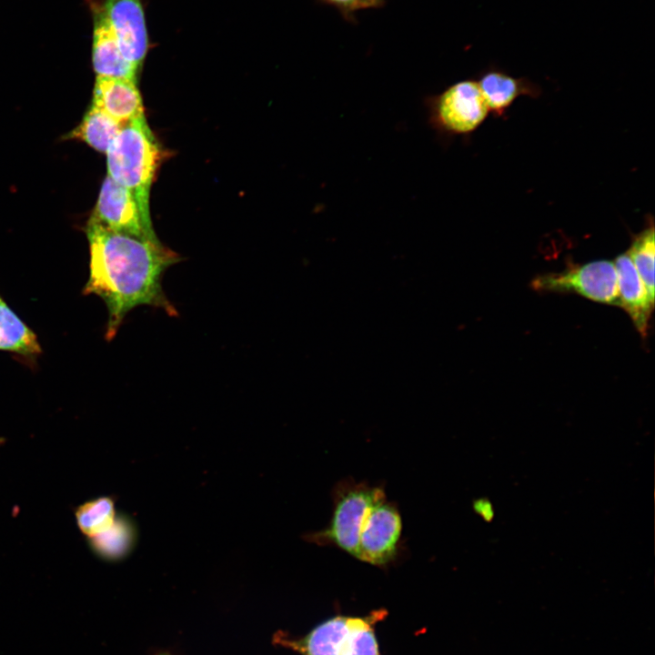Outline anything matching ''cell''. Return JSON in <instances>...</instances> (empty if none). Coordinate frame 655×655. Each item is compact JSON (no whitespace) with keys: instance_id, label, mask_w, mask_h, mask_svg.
Masks as SVG:
<instances>
[{"instance_id":"6da1fadb","label":"cell","mask_w":655,"mask_h":655,"mask_svg":"<svg viewBox=\"0 0 655 655\" xmlns=\"http://www.w3.org/2000/svg\"><path fill=\"white\" fill-rule=\"evenodd\" d=\"M89 278L84 294H95L105 302L108 320L106 338L111 340L126 316L135 307L149 306L170 317L178 311L166 296L165 272L181 257L159 240L139 238L110 230L89 219Z\"/></svg>"},{"instance_id":"7a4b0ae2","label":"cell","mask_w":655,"mask_h":655,"mask_svg":"<svg viewBox=\"0 0 655 655\" xmlns=\"http://www.w3.org/2000/svg\"><path fill=\"white\" fill-rule=\"evenodd\" d=\"M106 154L108 176L132 194L143 218L152 224L149 192L162 151L145 116L122 126Z\"/></svg>"},{"instance_id":"3957f363","label":"cell","mask_w":655,"mask_h":655,"mask_svg":"<svg viewBox=\"0 0 655 655\" xmlns=\"http://www.w3.org/2000/svg\"><path fill=\"white\" fill-rule=\"evenodd\" d=\"M333 512L328 527L309 533L306 539L318 546H334L356 557L359 533L370 508L386 499L384 489L354 479L339 481L334 488Z\"/></svg>"},{"instance_id":"277c9868","label":"cell","mask_w":655,"mask_h":655,"mask_svg":"<svg viewBox=\"0 0 655 655\" xmlns=\"http://www.w3.org/2000/svg\"><path fill=\"white\" fill-rule=\"evenodd\" d=\"M428 122L445 136L468 135L486 119L489 108L476 80L457 82L443 92L428 96Z\"/></svg>"},{"instance_id":"5b68a950","label":"cell","mask_w":655,"mask_h":655,"mask_svg":"<svg viewBox=\"0 0 655 655\" xmlns=\"http://www.w3.org/2000/svg\"><path fill=\"white\" fill-rule=\"evenodd\" d=\"M538 291L574 292L604 304L620 306L614 263L592 261L559 273L539 276L531 282Z\"/></svg>"},{"instance_id":"8992f818","label":"cell","mask_w":655,"mask_h":655,"mask_svg":"<svg viewBox=\"0 0 655 655\" xmlns=\"http://www.w3.org/2000/svg\"><path fill=\"white\" fill-rule=\"evenodd\" d=\"M402 521L397 506L386 499L375 503L362 525L356 559L385 566L398 554Z\"/></svg>"},{"instance_id":"52a82bcc","label":"cell","mask_w":655,"mask_h":655,"mask_svg":"<svg viewBox=\"0 0 655 655\" xmlns=\"http://www.w3.org/2000/svg\"><path fill=\"white\" fill-rule=\"evenodd\" d=\"M90 219L116 232L159 240L153 225L143 218L132 194L109 176L104 180Z\"/></svg>"},{"instance_id":"ba28073f","label":"cell","mask_w":655,"mask_h":655,"mask_svg":"<svg viewBox=\"0 0 655 655\" xmlns=\"http://www.w3.org/2000/svg\"><path fill=\"white\" fill-rule=\"evenodd\" d=\"M123 56L137 69L148 49V35L141 0H106L100 7Z\"/></svg>"},{"instance_id":"9c48e42d","label":"cell","mask_w":655,"mask_h":655,"mask_svg":"<svg viewBox=\"0 0 655 655\" xmlns=\"http://www.w3.org/2000/svg\"><path fill=\"white\" fill-rule=\"evenodd\" d=\"M93 106L121 126L145 116L136 81L130 79L97 76Z\"/></svg>"},{"instance_id":"30bf717a","label":"cell","mask_w":655,"mask_h":655,"mask_svg":"<svg viewBox=\"0 0 655 655\" xmlns=\"http://www.w3.org/2000/svg\"><path fill=\"white\" fill-rule=\"evenodd\" d=\"M613 263L617 275L620 307L629 314L639 333L646 337L654 302L650 299L627 252L618 256Z\"/></svg>"},{"instance_id":"8fae6325","label":"cell","mask_w":655,"mask_h":655,"mask_svg":"<svg viewBox=\"0 0 655 655\" xmlns=\"http://www.w3.org/2000/svg\"><path fill=\"white\" fill-rule=\"evenodd\" d=\"M93 66L97 76L136 81L137 68L123 56L116 35L100 7L95 15Z\"/></svg>"},{"instance_id":"7c38bea8","label":"cell","mask_w":655,"mask_h":655,"mask_svg":"<svg viewBox=\"0 0 655 655\" xmlns=\"http://www.w3.org/2000/svg\"><path fill=\"white\" fill-rule=\"evenodd\" d=\"M489 111L502 116L519 96H538L539 88L530 80L514 77L496 68L483 72L477 81Z\"/></svg>"},{"instance_id":"4fadbf2b","label":"cell","mask_w":655,"mask_h":655,"mask_svg":"<svg viewBox=\"0 0 655 655\" xmlns=\"http://www.w3.org/2000/svg\"><path fill=\"white\" fill-rule=\"evenodd\" d=\"M0 350L35 357L41 347L35 334L18 317L0 296Z\"/></svg>"},{"instance_id":"5bb4252c","label":"cell","mask_w":655,"mask_h":655,"mask_svg":"<svg viewBox=\"0 0 655 655\" xmlns=\"http://www.w3.org/2000/svg\"><path fill=\"white\" fill-rule=\"evenodd\" d=\"M380 613L367 618L349 617L346 630L335 645L334 655H379L373 624Z\"/></svg>"},{"instance_id":"9a60e30c","label":"cell","mask_w":655,"mask_h":655,"mask_svg":"<svg viewBox=\"0 0 655 655\" xmlns=\"http://www.w3.org/2000/svg\"><path fill=\"white\" fill-rule=\"evenodd\" d=\"M96 550L108 559L127 556L137 540V529L129 517L116 516L114 523L102 533L91 538Z\"/></svg>"},{"instance_id":"2e32d148","label":"cell","mask_w":655,"mask_h":655,"mask_svg":"<svg viewBox=\"0 0 655 655\" xmlns=\"http://www.w3.org/2000/svg\"><path fill=\"white\" fill-rule=\"evenodd\" d=\"M121 127L120 124L92 105L70 136L85 141L99 152L106 153Z\"/></svg>"},{"instance_id":"e0dca14e","label":"cell","mask_w":655,"mask_h":655,"mask_svg":"<svg viewBox=\"0 0 655 655\" xmlns=\"http://www.w3.org/2000/svg\"><path fill=\"white\" fill-rule=\"evenodd\" d=\"M654 227L651 225L638 234L627 251L650 299L654 302Z\"/></svg>"},{"instance_id":"ac0fdd59","label":"cell","mask_w":655,"mask_h":655,"mask_svg":"<svg viewBox=\"0 0 655 655\" xmlns=\"http://www.w3.org/2000/svg\"><path fill=\"white\" fill-rule=\"evenodd\" d=\"M116 518L111 498L101 497L82 505L76 511L77 524L83 533L93 538L107 529Z\"/></svg>"},{"instance_id":"d6986e66","label":"cell","mask_w":655,"mask_h":655,"mask_svg":"<svg viewBox=\"0 0 655 655\" xmlns=\"http://www.w3.org/2000/svg\"><path fill=\"white\" fill-rule=\"evenodd\" d=\"M320 3L336 8L340 15L348 21L356 20L355 14L362 9L358 0H317Z\"/></svg>"},{"instance_id":"ffe728a7","label":"cell","mask_w":655,"mask_h":655,"mask_svg":"<svg viewBox=\"0 0 655 655\" xmlns=\"http://www.w3.org/2000/svg\"><path fill=\"white\" fill-rule=\"evenodd\" d=\"M488 501L479 500L474 503L475 510L487 520L492 516V509L488 508Z\"/></svg>"},{"instance_id":"44dd1931","label":"cell","mask_w":655,"mask_h":655,"mask_svg":"<svg viewBox=\"0 0 655 655\" xmlns=\"http://www.w3.org/2000/svg\"><path fill=\"white\" fill-rule=\"evenodd\" d=\"M362 9L378 8L385 5V0H358Z\"/></svg>"},{"instance_id":"7402d4cb","label":"cell","mask_w":655,"mask_h":655,"mask_svg":"<svg viewBox=\"0 0 655 655\" xmlns=\"http://www.w3.org/2000/svg\"><path fill=\"white\" fill-rule=\"evenodd\" d=\"M158 655H170V654H169L168 652H162V653H160V654H158Z\"/></svg>"}]
</instances>
